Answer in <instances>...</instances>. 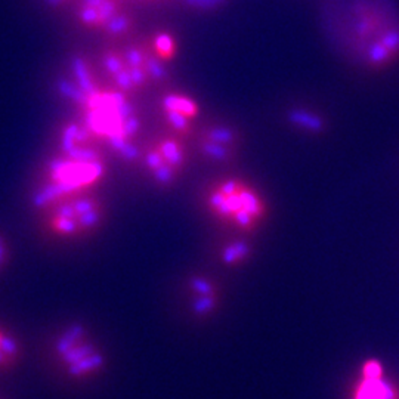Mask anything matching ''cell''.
Here are the masks:
<instances>
[{"mask_svg":"<svg viewBox=\"0 0 399 399\" xmlns=\"http://www.w3.org/2000/svg\"><path fill=\"white\" fill-rule=\"evenodd\" d=\"M102 66H104V70L106 71V74L110 75V79L113 77V75H115L120 71H123L124 68H127L123 50H117V49L105 50L104 55H102Z\"/></svg>","mask_w":399,"mask_h":399,"instance_id":"obj_16","label":"cell"},{"mask_svg":"<svg viewBox=\"0 0 399 399\" xmlns=\"http://www.w3.org/2000/svg\"><path fill=\"white\" fill-rule=\"evenodd\" d=\"M253 256V245L245 235H236L226 240L218 250L219 262L230 269L240 268L250 261Z\"/></svg>","mask_w":399,"mask_h":399,"instance_id":"obj_9","label":"cell"},{"mask_svg":"<svg viewBox=\"0 0 399 399\" xmlns=\"http://www.w3.org/2000/svg\"><path fill=\"white\" fill-rule=\"evenodd\" d=\"M240 135L226 124H212L200 132L197 149L201 157L213 165L231 163L239 153Z\"/></svg>","mask_w":399,"mask_h":399,"instance_id":"obj_6","label":"cell"},{"mask_svg":"<svg viewBox=\"0 0 399 399\" xmlns=\"http://www.w3.org/2000/svg\"><path fill=\"white\" fill-rule=\"evenodd\" d=\"M210 218L236 235L249 236L265 223L269 207L262 191L252 182L230 176L212 182L203 194Z\"/></svg>","mask_w":399,"mask_h":399,"instance_id":"obj_2","label":"cell"},{"mask_svg":"<svg viewBox=\"0 0 399 399\" xmlns=\"http://www.w3.org/2000/svg\"><path fill=\"white\" fill-rule=\"evenodd\" d=\"M10 261H12V249L6 236L0 232V275L9 268Z\"/></svg>","mask_w":399,"mask_h":399,"instance_id":"obj_17","label":"cell"},{"mask_svg":"<svg viewBox=\"0 0 399 399\" xmlns=\"http://www.w3.org/2000/svg\"><path fill=\"white\" fill-rule=\"evenodd\" d=\"M135 27V19L131 14L120 10L115 17H113L102 28L104 33L110 37H123L127 36Z\"/></svg>","mask_w":399,"mask_h":399,"instance_id":"obj_14","label":"cell"},{"mask_svg":"<svg viewBox=\"0 0 399 399\" xmlns=\"http://www.w3.org/2000/svg\"><path fill=\"white\" fill-rule=\"evenodd\" d=\"M142 165L156 187L169 189L175 185L188 165V149L176 135L158 136L142 149Z\"/></svg>","mask_w":399,"mask_h":399,"instance_id":"obj_5","label":"cell"},{"mask_svg":"<svg viewBox=\"0 0 399 399\" xmlns=\"http://www.w3.org/2000/svg\"><path fill=\"white\" fill-rule=\"evenodd\" d=\"M52 353L59 370L79 382L100 377L109 364L101 343L82 322H70L57 333Z\"/></svg>","mask_w":399,"mask_h":399,"instance_id":"obj_4","label":"cell"},{"mask_svg":"<svg viewBox=\"0 0 399 399\" xmlns=\"http://www.w3.org/2000/svg\"><path fill=\"white\" fill-rule=\"evenodd\" d=\"M105 176L100 142L84 124L70 123L61 131L57 154L36 182L31 204L41 213L64 198L95 191Z\"/></svg>","mask_w":399,"mask_h":399,"instance_id":"obj_1","label":"cell"},{"mask_svg":"<svg viewBox=\"0 0 399 399\" xmlns=\"http://www.w3.org/2000/svg\"><path fill=\"white\" fill-rule=\"evenodd\" d=\"M161 110H169L182 114L183 117L189 118L191 122L196 120L200 115V105L187 95L171 92L163 96L161 100Z\"/></svg>","mask_w":399,"mask_h":399,"instance_id":"obj_11","label":"cell"},{"mask_svg":"<svg viewBox=\"0 0 399 399\" xmlns=\"http://www.w3.org/2000/svg\"><path fill=\"white\" fill-rule=\"evenodd\" d=\"M23 357L21 340L6 327L0 324V371L15 369Z\"/></svg>","mask_w":399,"mask_h":399,"instance_id":"obj_10","label":"cell"},{"mask_svg":"<svg viewBox=\"0 0 399 399\" xmlns=\"http://www.w3.org/2000/svg\"><path fill=\"white\" fill-rule=\"evenodd\" d=\"M45 232L58 241H77L98 232L106 221L105 203L95 191L64 198L41 212Z\"/></svg>","mask_w":399,"mask_h":399,"instance_id":"obj_3","label":"cell"},{"mask_svg":"<svg viewBox=\"0 0 399 399\" xmlns=\"http://www.w3.org/2000/svg\"><path fill=\"white\" fill-rule=\"evenodd\" d=\"M149 50L154 53V55L161 61V62H169L174 61L176 58L178 53V45L176 39L171 36L167 31H160L149 43H147Z\"/></svg>","mask_w":399,"mask_h":399,"instance_id":"obj_12","label":"cell"},{"mask_svg":"<svg viewBox=\"0 0 399 399\" xmlns=\"http://www.w3.org/2000/svg\"><path fill=\"white\" fill-rule=\"evenodd\" d=\"M353 399H399V391L386 377L383 365L377 360H369L362 365Z\"/></svg>","mask_w":399,"mask_h":399,"instance_id":"obj_8","label":"cell"},{"mask_svg":"<svg viewBox=\"0 0 399 399\" xmlns=\"http://www.w3.org/2000/svg\"><path fill=\"white\" fill-rule=\"evenodd\" d=\"M71 70L74 74V83L79 86L88 98L98 92V88H96V84H95L93 74L83 58H74L71 61Z\"/></svg>","mask_w":399,"mask_h":399,"instance_id":"obj_13","label":"cell"},{"mask_svg":"<svg viewBox=\"0 0 399 399\" xmlns=\"http://www.w3.org/2000/svg\"><path fill=\"white\" fill-rule=\"evenodd\" d=\"M185 287L188 308L194 318L209 319L219 310L222 288L216 279L206 274H192L188 277Z\"/></svg>","mask_w":399,"mask_h":399,"instance_id":"obj_7","label":"cell"},{"mask_svg":"<svg viewBox=\"0 0 399 399\" xmlns=\"http://www.w3.org/2000/svg\"><path fill=\"white\" fill-rule=\"evenodd\" d=\"M0 399H2V398H0Z\"/></svg>","mask_w":399,"mask_h":399,"instance_id":"obj_20","label":"cell"},{"mask_svg":"<svg viewBox=\"0 0 399 399\" xmlns=\"http://www.w3.org/2000/svg\"><path fill=\"white\" fill-rule=\"evenodd\" d=\"M185 2L197 9H213L222 3V0H185Z\"/></svg>","mask_w":399,"mask_h":399,"instance_id":"obj_18","label":"cell"},{"mask_svg":"<svg viewBox=\"0 0 399 399\" xmlns=\"http://www.w3.org/2000/svg\"><path fill=\"white\" fill-rule=\"evenodd\" d=\"M49 3H52L53 6H59L61 3H64V2H67V0H48Z\"/></svg>","mask_w":399,"mask_h":399,"instance_id":"obj_19","label":"cell"},{"mask_svg":"<svg viewBox=\"0 0 399 399\" xmlns=\"http://www.w3.org/2000/svg\"><path fill=\"white\" fill-rule=\"evenodd\" d=\"M163 117H165V122L169 127V131L182 138V139H185L187 136L192 135L194 132V122H191L189 118L187 117H183L182 114L179 113H175V111H169V110H163Z\"/></svg>","mask_w":399,"mask_h":399,"instance_id":"obj_15","label":"cell"}]
</instances>
